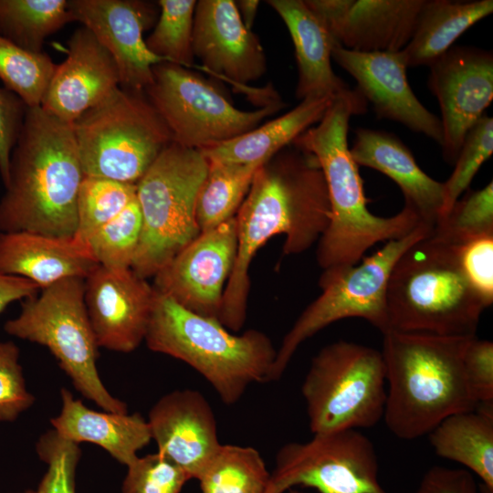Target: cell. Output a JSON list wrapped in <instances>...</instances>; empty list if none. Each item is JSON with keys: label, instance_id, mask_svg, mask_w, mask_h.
<instances>
[{"label": "cell", "instance_id": "1", "mask_svg": "<svg viewBox=\"0 0 493 493\" xmlns=\"http://www.w3.org/2000/svg\"><path fill=\"white\" fill-rule=\"evenodd\" d=\"M330 218L327 185L314 155L293 142L261 165L236 215L237 250L219 322L236 332L246 319L249 267L258 249L285 235L284 255L319 241Z\"/></svg>", "mask_w": 493, "mask_h": 493}, {"label": "cell", "instance_id": "2", "mask_svg": "<svg viewBox=\"0 0 493 493\" xmlns=\"http://www.w3.org/2000/svg\"><path fill=\"white\" fill-rule=\"evenodd\" d=\"M366 111L365 99L350 89L334 98L320 121L293 142L315 156L328 189L330 218L317 249L323 270L354 266L372 246L401 238L424 224L406 206L388 217L369 211L359 166L348 143L351 116Z\"/></svg>", "mask_w": 493, "mask_h": 493}, {"label": "cell", "instance_id": "3", "mask_svg": "<svg viewBox=\"0 0 493 493\" xmlns=\"http://www.w3.org/2000/svg\"><path fill=\"white\" fill-rule=\"evenodd\" d=\"M83 177L72 124L27 108L0 199V232L74 236Z\"/></svg>", "mask_w": 493, "mask_h": 493}, {"label": "cell", "instance_id": "4", "mask_svg": "<svg viewBox=\"0 0 493 493\" xmlns=\"http://www.w3.org/2000/svg\"><path fill=\"white\" fill-rule=\"evenodd\" d=\"M383 354L386 384L383 419L403 440L428 435L446 417L474 410L463 358L474 336L387 330Z\"/></svg>", "mask_w": 493, "mask_h": 493}, {"label": "cell", "instance_id": "5", "mask_svg": "<svg viewBox=\"0 0 493 493\" xmlns=\"http://www.w3.org/2000/svg\"><path fill=\"white\" fill-rule=\"evenodd\" d=\"M144 341L151 351L190 365L228 405L251 384L268 382L277 354L266 333L251 329L236 334L156 290Z\"/></svg>", "mask_w": 493, "mask_h": 493}, {"label": "cell", "instance_id": "6", "mask_svg": "<svg viewBox=\"0 0 493 493\" xmlns=\"http://www.w3.org/2000/svg\"><path fill=\"white\" fill-rule=\"evenodd\" d=\"M388 330L474 336L481 299L465 277L456 246L431 234L397 259L386 288Z\"/></svg>", "mask_w": 493, "mask_h": 493}, {"label": "cell", "instance_id": "7", "mask_svg": "<svg viewBox=\"0 0 493 493\" xmlns=\"http://www.w3.org/2000/svg\"><path fill=\"white\" fill-rule=\"evenodd\" d=\"M84 176L136 184L173 141L144 91L119 87L72 123Z\"/></svg>", "mask_w": 493, "mask_h": 493}, {"label": "cell", "instance_id": "8", "mask_svg": "<svg viewBox=\"0 0 493 493\" xmlns=\"http://www.w3.org/2000/svg\"><path fill=\"white\" fill-rule=\"evenodd\" d=\"M208 162L200 150L172 142L136 184L142 229L131 269L153 278L200 229L195 201Z\"/></svg>", "mask_w": 493, "mask_h": 493}, {"label": "cell", "instance_id": "9", "mask_svg": "<svg viewBox=\"0 0 493 493\" xmlns=\"http://www.w3.org/2000/svg\"><path fill=\"white\" fill-rule=\"evenodd\" d=\"M24 299L19 314L4 330L11 336L47 347L74 387L104 411L127 413L97 369L100 348L84 301V278H70Z\"/></svg>", "mask_w": 493, "mask_h": 493}, {"label": "cell", "instance_id": "10", "mask_svg": "<svg viewBox=\"0 0 493 493\" xmlns=\"http://www.w3.org/2000/svg\"><path fill=\"white\" fill-rule=\"evenodd\" d=\"M301 393L313 435L372 427L385 407L383 354L346 341L326 345L312 358Z\"/></svg>", "mask_w": 493, "mask_h": 493}, {"label": "cell", "instance_id": "11", "mask_svg": "<svg viewBox=\"0 0 493 493\" xmlns=\"http://www.w3.org/2000/svg\"><path fill=\"white\" fill-rule=\"evenodd\" d=\"M433 227L420 224L406 236L388 241L358 264L339 270H323L321 294L299 316L284 336L271 368L268 382L284 373L299 345L330 324L360 318L383 334L388 330L386 288L399 257L415 242L428 236Z\"/></svg>", "mask_w": 493, "mask_h": 493}, {"label": "cell", "instance_id": "12", "mask_svg": "<svg viewBox=\"0 0 493 493\" xmlns=\"http://www.w3.org/2000/svg\"><path fill=\"white\" fill-rule=\"evenodd\" d=\"M153 79L144 93L172 141L203 150L240 136L284 108L282 100L246 111L188 68L168 62L152 67Z\"/></svg>", "mask_w": 493, "mask_h": 493}, {"label": "cell", "instance_id": "13", "mask_svg": "<svg viewBox=\"0 0 493 493\" xmlns=\"http://www.w3.org/2000/svg\"><path fill=\"white\" fill-rule=\"evenodd\" d=\"M378 475L373 444L359 430L348 429L282 446L270 482L282 493L295 486L319 493H387Z\"/></svg>", "mask_w": 493, "mask_h": 493}, {"label": "cell", "instance_id": "14", "mask_svg": "<svg viewBox=\"0 0 493 493\" xmlns=\"http://www.w3.org/2000/svg\"><path fill=\"white\" fill-rule=\"evenodd\" d=\"M237 250L236 216L200 233L154 277L153 288L186 309L219 321Z\"/></svg>", "mask_w": 493, "mask_h": 493}, {"label": "cell", "instance_id": "15", "mask_svg": "<svg viewBox=\"0 0 493 493\" xmlns=\"http://www.w3.org/2000/svg\"><path fill=\"white\" fill-rule=\"evenodd\" d=\"M429 68L428 87L442 115L443 157L455 163L467 133L493 100V56L477 47H452Z\"/></svg>", "mask_w": 493, "mask_h": 493}, {"label": "cell", "instance_id": "16", "mask_svg": "<svg viewBox=\"0 0 493 493\" xmlns=\"http://www.w3.org/2000/svg\"><path fill=\"white\" fill-rule=\"evenodd\" d=\"M68 7L73 22L87 27L113 58L120 87L144 91L152 82V67L166 62L148 49L143 38L157 22V2L68 0Z\"/></svg>", "mask_w": 493, "mask_h": 493}, {"label": "cell", "instance_id": "17", "mask_svg": "<svg viewBox=\"0 0 493 493\" xmlns=\"http://www.w3.org/2000/svg\"><path fill=\"white\" fill-rule=\"evenodd\" d=\"M155 290L131 268L98 266L84 279V301L100 348L131 352L144 341Z\"/></svg>", "mask_w": 493, "mask_h": 493}, {"label": "cell", "instance_id": "18", "mask_svg": "<svg viewBox=\"0 0 493 493\" xmlns=\"http://www.w3.org/2000/svg\"><path fill=\"white\" fill-rule=\"evenodd\" d=\"M331 38L358 52H396L410 41L425 0H304Z\"/></svg>", "mask_w": 493, "mask_h": 493}, {"label": "cell", "instance_id": "19", "mask_svg": "<svg viewBox=\"0 0 493 493\" xmlns=\"http://www.w3.org/2000/svg\"><path fill=\"white\" fill-rule=\"evenodd\" d=\"M193 52L204 71L241 90L267 70L258 37L243 24L234 0L196 1Z\"/></svg>", "mask_w": 493, "mask_h": 493}, {"label": "cell", "instance_id": "20", "mask_svg": "<svg viewBox=\"0 0 493 493\" xmlns=\"http://www.w3.org/2000/svg\"><path fill=\"white\" fill-rule=\"evenodd\" d=\"M331 58L356 80V89L367 103H372L379 119L399 122L442 144L441 121L419 101L412 90L402 50L358 52L334 42Z\"/></svg>", "mask_w": 493, "mask_h": 493}, {"label": "cell", "instance_id": "21", "mask_svg": "<svg viewBox=\"0 0 493 493\" xmlns=\"http://www.w3.org/2000/svg\"><path fill=\"white\" fill-rule=\"evenodd\" d=\"M148 425L158 453L198 478L221 446L215 414L192 389L163 395L151 408Z\"/></svg>", "mask_w": 493, "mask_h": 493}, {"label": "cell", "instance_id": "22", "mask_svg": "<svg viewBox=\"0 0 493 493\" xmlns=\"http://www.w3.org/2000/svg\"><path fill=\"white\" fill-rule=\"evenodd\" d=\"M119 87L113 58L82 26L68 38L67 58L57 64L40 107L47 114L72 124Z\"/></svg>", "mask_w": 493, "mask_h": 493}, {"label": "cell", "instance_id": "23", "mask_svg": "<svg viewBox=\"0 0 493 493\" xmlns=\"http://www.w3.org/2000/svg\"><path fill=\"white\" fill-rule=\"evenodd\" d=\"M99 264L76 236L0 232V273L26 278L40 289L70 278H86Z\"/></svg>", "mask_w": 493, "mask_h": 493}, {"label": "cell", "instance_id": "24", "mask_svg": "<svg viewBox=\"0 0 493 493\" xmlns=\"http://www.w3.org/2000/svg\"><path fill=\"white\" fill-rule=\"evenodd\" d=\"M350 152L358 166L377 170L392 179L404 194V206L434 227L443 213L444 184L418 166L403 142L385 131L358 128Z\"/></svg>", "mask_w": 493, "mask_h": 493}, {"label": "cell", "instance_id": "25", "mask_svg": "<svg viewBox=\"0 0 493 493\" xmlns=\"http://www.w3.org/2000/svg\"><path fill=\"white\" fill-rule=\"evenodd\" d=\"M60 395V413L50 422L53 429L67 440L79 445L95 444L126 467L152 440L148 422L139 413L92 410L66 388L61 389Z\"/></svg>", "mask_w": 493, "mask_h": 493}, {"label": "cell", "instance_id": "26", "mask_svg": "<svg viewBox=\"0 0 493 493\" xmlns=\"http://www.w3.org/2000/svg\"><path fill=\"white\" fill-rule=\"evenodd\" d=\"M291 37L298 67L296 98H331L349 90L331 67L335 42L304 0H268Z\"/></svg>", "mask_w": 493, "mask_h": 493}, {"label": "cell", "instance_id": "27", "mask_svg": "<svg viewBox=\"0 0 493 493\" xmlns=\"http://www.w3.org/2000/svg\"><path fill=\"white\" fill-rule=\"evenodd\" d=\"M333 99L309 98L288 112L223 143L200 150L207 162L264 164L318 123Z\"/></svg>", "mask_w": 493, "mask_h": 493}, {"label": "cell", "instance_id": "28", "mask_svg": "<svg viewBox=\"0 0 493 493\" xmlns=\"http://www.w3.org/2000/svg\"><path fill=\"white\" fill-rule=\"evenodd\" d=\"M493 403L444 419L429 434L435 453L477 475L493 493Z\"/></svg>", "mask_w": 493, "mask_h": 493}, {"label": "cell", "instance_id": "29", "mask_svg": "<svg viewBox=\"0 0 493 493\" xmlns=\"http://www.w3.org/2000/svg\"><path fill=\"white\" fill-rule=\"evenodd\" d=\"M492 12V0H425L413 36L402 50L407 67H429L464 32Z\"/></svg>", "mask_w": 493, "mask_h": 493}, {"label": "cell", "instance_id": "30", "mask_svg": "<svg viewBox=\"0 0 493 493\" xmlns=\"http://www.w3.org/2000/svg\"><path fill=\"white\" fill-rule=\"evenodd\" d=\"M261 165L208 162L195 201V219L200 233L236 216Z\"/></svg>", "mask_w": 493, "mask_h": 493}, {"label": "cell", "instance_id": "31", "mask_svg": "<svg viewBox=\"0 0 493 493\" xmlns=\"http://www.w3.org/2000/svg\"><path fill=\"white\" fill-rule=\"evenodd\" d=\"M70 22L68 0H0V36L29 52Z\"/></svg>", "mask_w": 493, "mask_h": 493}, {"label": "cell", "instance_id": "32", "mask_svg": "<svg viewBox=\"0 0 493 493\" xmlns=\"http://www.w3.org/2000/svg\"><path fill=\"white\" fill-rule=\"evenodd\" d=\"M270 478L256 448L221 444L197 480L202 493H267Z\"/></svg>", "mask_w": 493, "mask_h": 493}, {"label": "cell", "instance_id": "33", "mask_svg": "<svg viewBox=\"0 0 493 493\" xmlns=\"http://www.w3.org/2000/svg\"><path fill=\"white\" fill-rule=\"evenodd\" d=\"M159 16L146 37L148 49L155 56L184 68L194 65L193 29L194 0H159Z\"/></svg>", "mask_w": 493, "mask_h": 493}, {"label": "cell", "instance_id": "34", "mask_svg": "<svg viewBox=\"0 0 493 493\" xmlns=\"http://www.w3.org/2000/svg\"><path fill=\"white\" fill-rule=\"evenodd\" d=\"M56 67L47 54L29 52L0 36V80L27 108L41 106Z\"/></svg>", "mask_w": 493, "mask_h": 493}, {"label": "cell", "instance_id": "35", "mask_svg": "<svg viewBox=\"0 0 493 493\" xmlns=\"http://www.w3.org/2000/svg\"><path fill=\"white\" fill-rule=\"evenodd\" d=\"M136 198V184L84 176L77 203L75 236L86 242Z\"/></svg>", "mask_w": 493, "mask_h": 493}, {"label": "cell", "instance_id": "36", "mask_svg": "<svg viewBox=\"0 0 493 493\" xmlns=\"http://www.w3.org/2000/svg\"><path fill=\"white\" fill-rule=\"evenodd\" d=\"M142 218L137 198L87 241L95 259L109 269L131 268L142 236Z\"/></svg>", "mask_w": 493, "mask_h": 493}, {"label": "cell", "instance_id": "37", "mask_svg": "<svg viewBox=\"0 0 493 493\" xmlns=\"http://www.w3.org/2000/svg\"><path fill=\"white\" fill-rule=\"evenodd\" d=\"M493 232V182L477 191L467 192L442 215L431 236L449 244Z\"/></svg>", "mask_w": 493, "mask_h": 493}, {"label": "cell", "instance_id": "38", "mask_svg": "<svg viewBox=\"0 0 493 493\" xmlns=\"http://www.w3.org/2000/svg\"><path fill=\"white\" fill-rule=\"evenodd\" d=\"M492 152L493 119L484 114L467 133L454 163V171L443 183L445 202L442 215L451 209L469 187L474 176L482 164L490 158Z\"/></svg>", "mask_w": 493, "mask_h": 493}, {"label": "cell", "instance_id": "39", "mask_svg": "<svg viewBox=\"0 0 493 493\" xmlns=\"http://www.w3.org/2000/svg\"><path fill=\"white\" fill-rule=\"evenodd\" d=\"M36 448L47 467L37 493H76V471L81 456L79 445L52 429L39 437Z\"/></svg>", "mask_w": 493, "mask_h": 493}, {"label": "cell", "instance_id": "40", "mask_svg": "<svg viewBox=\"0 0 493 493\" xmlns=\"http://www.w3.org/2000/svg\"><path fill=\"white\" fill-rule=\"evenodd\" d=\"M189 479L184 469L156 452L127 466L122 493H179Z\"/></svg>", "mask_w": 493, "mask_h": 493}, {"label": "cell", "instance_id": "41", "mask_svg": "<svg viewBox=\"0 0 493 493\" xmlns=\"http://www.w3.org/2000/svg\"><path fill=\"white\" fill-rule=\"evenodd\" d=\"M19 349L0 341V422H13L35 403L19 362Z\"/></svg>", "mask_w": 493, "mask_h": 493}, {"label": "cell", "instance_id": "42", "mask_svg": "<svg viewBox=\"0 0 493 493\" xmlns=\"http://www.w3.org/2000/svg\"><path fill=\"white\" fill-rule=\"evenodd\" d=\"M456 246L460 267L485 308L493 302V232L482 234Z\"/></svg>", "mask_w": 493, "mask_h": 493}, {"label": "cell", "instance_id": "43", "mask_svg": "<svg viewBox=\"0 0 493 493\" xmlns=\"http://www.w3.org/2000/svg\"><path fill=\"white\" fill-rule=\"evenodd\" d=\"M464 370L471 392L478 402L493 403V343L473 337L467 344Z\"/></svg>", "mask_w": 493, "mask_h": 493}, {"label": "cell", "instance_id": "44", "mask_svg": "<svg viewBox=\"0 0 493 493\" xmlns=\"http://www.w3.org/2000/svg\"><path fill=\"white\" fill-rule=\"evenodd\" d=\"M27 107L14 92L0 88V175L5 184L8 177L12 151L17 142Z\"/></svg>", "mask_w": 493, "mask_h": 493}, {"label": "cell", "instance_id": "45", "mask_svg": "<svg viewBox=\"0 0 493 493\" xmlns=\"http://www.w3.org/2000/svg\"><path fill=\"white\" fill-rule=\"evenodd\" d=\"M415 493H481L471 472L434 466L424 475Z\"/></svg>", "mask_w": 493, "mask_h": 493}, {"label": "cell", "instance_id": "46", "mask_svg": "<svg viewBox=\"0 0 493 493\" xmlns=\"http://www.w3.org/2000/svg\"><path fill=\"white\" fill-rule=\"evenodd\" d=\"M38 289L26 278L0 273V314L11 303L36 296Z\"/></svg>", "mask_w": 493, "mask_h": 493}, {"label": "cell", "instance_id": "47", "mask_svg": "<svg viewBox=\"0 0 493 493\" xmlns=\"http://www.w3.org/2000/svg\"><path fill=\"white\" fill-rule=\"evenodd\" d=\"M237 12L245 26L252 30L260 2L258 0L235 1Z\"/></svg>", "mask_w": 493, "mask_h": 493}, {"label": "cell", "instance_id": "48", "mask_svg": "<svg viewBox=\"0 0 493 493\" xmlns=\"http://www.w3.org/2000/svg\"><path fill=\"white\" fill-rule=\"evenodd\" d=\"M267 493H282V492L278 488H276L274 485H272L271 482H270V485H269V488H268Z\"/></svg>", "mask_w": 493, "mask_h": 493}, {"label": "cell", "instance_id": "49", "mask_svg": "<svg viewBox=\"0 0 493 493\" xmlns=\"http://www.w3.org/2000/svg\"><path fill=\"white\" fill-rule=\"evenodd\" d=\"M19 493H37V490L27 489V490H25V491L19 492Z\"/></svg>", "mask_w": 493, "mask_h": 493}, {"label": "cell", "instance_id": "50", "mask_svg": "<svg viewBox=\"0 0 493 493\" xmlns=\"http://www.w3.org/2000/svg\"><path fill=\"white\" fill-rule=\"evenodd\" d=\"M288 493H305L298 490H290Z\"/></svg>", "mask_w": 493, "mask_h": 493}]
</instances>
